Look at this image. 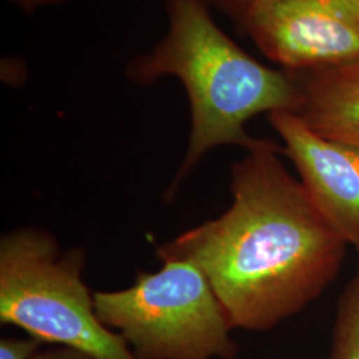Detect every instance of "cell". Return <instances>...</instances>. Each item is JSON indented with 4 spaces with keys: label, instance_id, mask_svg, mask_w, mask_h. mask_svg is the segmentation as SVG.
Returning <instances> with one entry per match:
<instances>
[{
    "label": "cell",
    "instance_id": "obj_1",
    "mask_svg": "<svg viewBox=\"0 0 359 359\" xmlns=\"http://www.w3.org/2000/svg\"><path fill=\"white\" fill-rule=\"evenodd\" d=\"M281 154L259 139L231 167V208L156 250L203 270L233 330L266 332L304 310L335 280L346 252Z\"/></svg>",
    "mask_w": 359,
    "mask_h": 359
},
{
    "label": "cell",
    "instance_id": "obj_2",
    "mask_svg": "<svg viewBox=\"0 0 359 359\" xmlns=\"http://www.w3.org/2000/svg\"><path fill=\"white\" fill-rule=\"evenodd\" d=\"M167 35L127 69L137 84L175 76L188 93L192 130L187 154L168 194L209 151L221 145L255 147L245 124L266 112H293L302 103L294 76L258 63L215 23L205 0H168Z\"/></svg>",
    "mask_w": 359,
    "mask_h": 359
},
{
    "label": "cell",
    "instance_id": "obj_3",
    "mask_svg": "<svg viewBox=\"0 0 359 359\" xmlns=\"http://www.w3.org/2000/svg\"><path fill=\"white\" fill-rule=\"evenodd\" d=\"M83 249L62 252L48 231L22 228L0 243V322L43 345L96 359H137L126 339L99 320L83 280Z\"/></svg>",
    "mask_w": 359,
    "mask_h": 359
},
{
    "label": "cell",
    "instance_id": "obj_4",
    "mask_svg": "<svg viewBox=\"0 0 359 359\" xmlns=\"http://www.w3.org/2000/svg\"><path fill=\"white\" fill-rule=\"evenodd\" d=\"M117 292L93 293L104 325L137 359H234L233 327L205 274L191 261L163 258Z\"/></svg>",
    "mask_w": 359,
    "mask_h": 359
},
{
    "label": "cell",
    "instance_id": "obj_5",
    "mask_svg": "<svg viewBox=\"0 0 359 359\" xmlns=\"http://www.w3.org/2000/svg\"><path fill=\"white\" fill-rule=\"evenodd\" d=\"M240 26L292 74L359 60V0H259Z\"/></svg>",
    "mask_w": 359,
    "mask_h": 359
},
{
    "label": "cell",
    "instance_id": "obj_6",
    "mask_svg": "<svg viewBox=\"0 0 359 359\" xmlns=\"http://www.w3.org/2000/svg\"><path fill=\"white\" fill-rule=\"evenodd\" d=\"M268 118L313 204L347 246L358 252L359 147L323 137L293 112H271Z\"/></svg>",
    "mask_w": 359,
    "mask_h": 359
},
{
    "label": "cell",
    "instance_id": "obj_7",
    "mask_svg": "<svg viewBox=\"0 0 359 359\" xmlns=\"http://www.w3.org/2000/svg\"><path fill=\"white\" fill-rule=\"evenodd\" d=\"M292 75L302 95L295 115L323 137L359 147V60Z\"/></svg>",
    "mask_w": 359,
    "mask_h": 359
},
{
    "label": "cell",
    "instance_id": "obj_8",
    "mask_svg": "<svg viewBox=\"0 0 359 359\" xmlns=\"http://www.w3.org/2000/svg\"><path fill=\"white\" fill-rule=\"evenodd\" d=\"M330 359H359V250L354 277L338 302Z\"/></svg>",
    "mask_w": 359,
    "mask_h": 359
},
{
    "label": "cell",
    "instance_id": "obj_9",
    "mask_svg": "<svg viewBox=\"0 0 359 359\" xmlns=\"http://www.w3.org/2000/svg\"><path fill=\"white\" fill-rule=\"evenodd\" d=\"M43 344L35 338H1L0 359H32L41 350Z\"/></svg>",
    "mask_w": 359,
    "mask_h": 359
},
{
    "label": "cell",
    "instance_id": "obj_10",
    "mask_svg": "<svg viewBox=\"0 0 359 359\" xmlns=\"http://www.w3.org/2000/svg\"><path fill=\"white\" fill-rule=\"evenodd\" d=\"M208 4L217 7L219 11L231 16L237 23H241L249 8L259 0H205Z\"/></svg>",
    "mask_w": 359,
    "mask_h": 359
},
{
    "label": "cell",
    "instance_id": "obj_11",
    "mask_svg": "<svg viewBox=\"0 0 359 359\" xmlns=\"http://www.w3.org/2000/svg\"><path fill=\"white\" fill-rule=\"evenodd\" d=\"M32 359H96L71 347L52 346L40 350Z\"/></svg>",
    "mask_w": 359,
    "mask_h": 359
},
{
    "label": "cell",
    "instance_id": "obj_12",
    "mask_svg": "<svg viewBox=\"0 0 359 359\" xmlns=\"http://www.w3.org/2000/svg\"><path fill=\"white\" fill-rule=\"evenodd\" d=\"M10 3H13V6L25 10V11H32L44 6H50V4H56L60 3L63 0H7Z\"/></svg>",
    "mask_w": 359,
    "mask_h": 359
}]
</instances>
